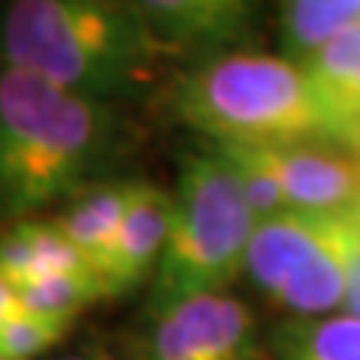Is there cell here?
Here are the masks:
<instances>
[{
    "instance_id": "obj_1",
    "label": "cell",
    "mask_w": 360,
    "mask_h": 360,
    "mask_svg": "<svg viewBox=\"0 0 360 360\" xmlns=\"http://www.w3.org/2000/svg\"><path fill=\"white\" fill-rule=\"evenodd\" d=\"M115 141L108 103L0 70V219H30L87 186Z\"/></svg>"
},
{
    "instance_id": "obj_2",
    "label": "cell",
    "mask_w": 360,
    "mask_h": 360,
    "mask_svg": "<svg viewBox=\"0 0 360 360\" xmlns=\"http://www.w3.org/2000/svg\"><path fill=\"white\" fill-rule=\"evenodd\" d=\"M0 42L6 66L94 103L139 94L162 60L135 6L105 0H18Z\"/></svg>"
},
{
    "instance_id": "obj_3",
    "label": "cell",
    "mask_w": 360,
    "mask_h": 360,
    "mask_svg": "<svg viewBox=\"0 0 360 360\" xmlns=\"http://www.w3.org/2000/svg\"><path fill=\"white\" fill-rule=\"evenodd\" d=\"M174 115L217 144L291 148L328 135L300 66L255 51H231L193 70L174 90Z\"/></svg>"
},
{
    "instance_id": "obj_4",
    "label": "cell",
    "mask_w": 360,
    "mask_h": 360,
    "mask_svg": "<svg viewBox=\"0 0 360 360\" xmlns=\"http://www.w3.org/2000/svg\"><path fill=\"white\" fill-rule=\"evenodd\" d=\"M172 201V229L150 291L156 315L193 297L225 295L246 270L255 231L238 172L217 150L186 156Z\"/></svg>"
},
{
    "instance_id": "obj_5",
    "label": "cell",
    "mask_w": 360,
    "mask_h": 360,
    "mask_svg": "<svg viewBox=\"0 0 360 360\" xmlns=\"http://www.w3.org/2000/svg\"><path fill=\"white\" fill-rule=\"evenodd\" d=\"M354 243L348 213L285 210L255 225L246 274L276 307L309 319L342 307Z\"/></svg>"
},
{
    "instance_id": "obj_6",
    "label": "cell",
    "mask_w": 360,
    "mask_h": 360,
    "mask_svg": "<svg viewBox=\"0 0 360 360\" xmlns=\"http://www.w3.org/2000/svg\"><path fill=\"white\" fill-rule=\"evenodd\" d=\"M148 360H262L255 315L231 295L184 300L156 315Z\"/></svg>"
},
{
    "instance_id": "obj_7",
    "label": "cell",
    "mask_w": 360,
    "mask_h": 360,
    "mask_svg": "<svg viewBox=\"0 0 360 360\" xmlns=\"http://www.w3.org/2000/svg\"><path fill=\"white\" fill-rule=\"evenodd\" d=\"M162 58L213 54L250 39L255 6L240 0H148L132 4Z\"/></svg>"
},
{
    "instance_id": "obj_8",
    "label": "cell",
    "mask_w": 360,
    "mask_h": 360,
    "mask_svg": "<svg viewBox=\"0 0 360 360\" xmlns=\"http://www.w3.org/2000/svg\"><path fill=\"white\" fill-rule=\"evenodd\" d=\"M172 193L148 184V180H139L127 219L120 222L115 240L94 270L105 300L129 295L148 276L156 274V264H160L168 240V229H172Z\"/></svg>"
},
{
    "instance_id": "obj_9",
    "label": "cell",
    "mask_w": 360,
    "mask_h": 360,
    "mask_svg": "<svg viewBox=\"0 0 360 360\" xmlns=\"http://www.w3.org/2000/svg\"><path fill=\"white\" fill-rule=\"evenodd\" d=\"M288 210L348 213L360 201V160L315 144L267 148Z\"/></svg>"
},
{
    "instance_id": "obj_10",
    "label": "cell",
    "mask_w": 360,
    "mask_h": 360,
    "mask_svg": "<svg viewBox=\"0 0 360 360\" xmlns=\"http://www.w3.org/2000/svg\"><path fill=\"white\" fill-rule=\"evenodd\" d=\"M58 274H94L51 219H15L0 231V279L15 291ZM96 276V274H94Z\"/></svg>"
},
{
    "instance_id": "obj_11",
    "label": "cell",
    "mask_w": 360,
    "mask_h": 360,
    "mask_svg": "<svg viewBox=\"0 0 360 360\" xmlns=\"http://www.w3.org/2000/svg\"><path fill=\"white\" fill-rule=\"evenodd\" d=\"M300 70L328 123V135L345 139L360 120V25L330 39Z\"/></svg>"
},
{
    "instance_id": "obj_12",
    "label": "cell",
    "mask_w": 360,
    "mask_h": 360,
    "mask_svg": "<svg viewBox=\"0 0 360 360\" xmlns=\"http://www.w3.org/2000/svg\"><path fill=\"white\" fill-rule=\"evenodd\" d=\"M139 180H111V184H87L82 193H75L60 213L54 217L58 229L70 240L78 255L96 270L99 258L115 240L120 222L127 219V210L135 198Z\"/></svg>"
},
{
    "instance_id": "obj_13",
    "label": "cell",
    "mask_w": 360,
    "mask_h": 360,
    "mask_svg": "<svg viewBox=\"0 0 360 360\" xmlns=\"http://www.w3.org/2000/svg\"><path fill=\"white\" fill-rule=\"evenodd\" d=\"M360 25V0H295L279 6V45L288 63L303 66L330 39Z\"/></svg>"
},
{
    "instance_id": "obj_14",
    "label": "cell",
    "mask_w": 360,
    "mask_h": 360,
    "mask_svg": "<svg viewBox=\"0 0 360 360\" xmlns=\"http://www.w3.org/2000/svg\"><path fill=\"white\" fill-rule=\"evenodd\" d=\"M262 360H360V319H295L276 330Z\"/></svg>"
},
{
    "instance_id": "obj_15",
    "label": "cell",
    "mask_w": 360,
    "mask_h": 360,
    "mask_svg": "<svg viewBox=\"0 0 360 360\" xmlns=\"http://www.w3.org/2000/svg\"><path fill=\"white\" fill-rule=\"evenodd\" d=\"M15 300L18 312L25 315L72 324L84 309L105 300V295L94 274H58L18 288Z\"/></svg>"
},
{
    "instance_id": "obj_16",
    "label": "cell",
    "mask_w": 360,
    "mask_h": 360,
    "mask_svg": "<svg viewBox=\"0 0 360 360\" xmlns=\"http://www.w3.org/2000/svg\"><path fill=\"white\" fill-rule=\"evenodd\" d=\"M72 324L33 319V315L15 312L4 328H0V360H33L45 354L49 348L63 342Z\"/></svg>"
},
{
    "instance_id": "obj_17",
    "label": "cell",
    "mask_w": 360,
    "mask_h": 360,
    "mask_svg": "<svg viewBox=\"0 0 360 360\" xmlns=\"http://www.w3.org/2000/svg\"><path fill=\"white\" fill-rule=\"evenodd\" d=\"M342 307L348 309L352 319H360V229H357V243H354V252H352V267H348V288H345Z\"/></svg>"
},
{
    "instance_id": "obj_18",
    "label": "cell",
    "mask_w": 360,
    "mask_h": 360,
    "mask_svg": "<svg viewBox=\"0 0 360 360\" xmlns=\"http://www.w3.org/2000/svg\"><path fill=\"white\" fill-rule=\"evenodd\" d=\"M18 312V300H15V288L6 285L4 279H0V328L13 319V315Z\"/></svg>"
},
{
    "instance_id": "obj_19",
    "label": "cell",
    "mask_w": 360,
    "mask_h": 360,
    "mask_svg": "<svg viewBox=\"0 0 360 360\" xmlns=\"http://www.w3.org/2000/svg\"><path fill=\"white\" fill-rule=\"evenodd\" d=\"M345 144H348V148H352L354 150V156H357V160H360V120L354 123V127L352 129H348L345 132V139H342Z\"/></svg>"
},
{
    "instance_id": "obj_20",
    "label": "cell",
    "mask_w": 360,
    "mask_h": 360,
    "mask_svg": "<svg viewBox=\"0 0 360 360\" xmlns=\"http://www.w3.org/2000/svg\"><path fill=\"white\" fill-rule=\"evenodd\" d=\"M60 360H94V354H66Z\"/></svg>"
},
{
    "instance_id": "obj_21",
    "label": "cell",
    "mask_w": 360,
    "mask_h": 360,
    "mask_svg": "<svg viewBox=\"0 0 360 360\" xmlns=\"http://www.w3.org/2000/svg\"><path fill=\"white\" fill-rule=\"evenodd\" d=\"M94 360H115V357H111L108 352H94Z\"/></svg>"
}]
</instances>
